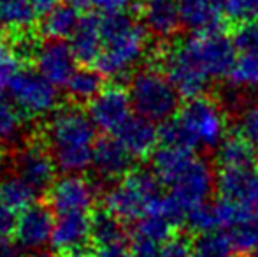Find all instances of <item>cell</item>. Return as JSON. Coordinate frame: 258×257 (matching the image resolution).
I'll list each match as a JSON object with an SVG mask.
<instances>
[{"label":"cell","instance_id":"obj_42","mask_svg":"<svg viewBox=\"0 0 258 257\" xmlns=\"http://www.w3.org/2000/svg\"><path fill=\"white\" fill-rule=\"evenodd\" d=\"M0 257H21L20 247L13 245L7 238H0Z\"/></svg>","mask_w":258,"mask_h":257},{"label":"cell","instance_id":"obj_23","mask_svg":"<svg viewBox=\"0 0 258 257\" xmlns=\"http://www.w3.org/2000/svg\"><path fill=\"white\" fill-rule=\"evenodd\" d=\"M256 159V150L239 132L225 137L216 150V161L221 169H255Z\"/></svg>","mask_w":258,"mask_h":257},{"label":"cell","instance_id":"obj_20","mask_svg":"<svg viewBox=\"0 0 258 257\" xmlns=\"http://www.w3.org/2000/svg\"><path fill=\"white\" fill-rule=\"evenodd\" d=\"M220 197L255 210L258 201V173L255 169H221L216 176Z\"/></svg>","mask_w":258,"mask_h":257},{"label":"cell","instance_id":"obj_43","mask_svg":"<svg viewBox=\"0 0 258 257\" xmlns=\"http://www.w3.org/2000/svg\"><path fill=\"white\" fill-rule=\"evenodd\" d=\"M35 7H37L39 14H46L48 11H51L54 6H58V0H34Z\"/></svg>","mask_w":258,"mask_h":257},{"label":"cell","instance_id":"obj_12","mask_svg":"<svg viewBox=\"0 0 258 257\" xmlns=\"http://www.w3.org/2000/svg\"><path fill=\"white\" fill-rule=\"evenodd\" d=\"M132 100L128 90L119 85L104 86V90L88 104V111L95 127L105 134H114L130 117H132Z\"/></svg>","mask_w":258,"mask_h":257},{"label":"cell","instance_id":"obj_25","mask_svg":"<svg viewBox=\"0 0 258 257\" xmlns=\"http://www.w3.org/2000/svg\"><path fill=\"white\" fill-rule=\"evenodd\" d=\"M37 16L34 0H0V28L11 35L32 30Z\"/></svg>","mask_w":258,"mask_h":257},{"label":"cell","instance_id":"obj_39","mask_svg":"<svg viewBox=\"0 0 258 257\" xmlns=\"http://www.w3.org/2000/svg\"><path fill=\"white\" fill-rule=\"evenodd\" d=\"M130 248H132V257H160V252H162V245L139 234L132 236Z\"/></svg>","mask_w":258,"mask_h":257},{"label":"cell","instance_id":"obj_4","mask_svg":"<svg viewBox=\"0 0 258 257\" xmlns=\"http://www.w3.org/2000/svg\"><path fill=\"white\" fill-rule=\"evenodd\" d=\"M128 95L136 115L155 124L170 120L179 111V99L176 86L160 69H143L130 78Z\"/></svg>","mask_w":258,"mask_h":257},{"label":"cell","instance_id":"obj_31","mask_svg":"<svg viewBox=\"0 0 258 257\" xmlns=\"http://www.w3.org/2000/svg\"><path fill=\"white\" fill-rule=\"evenodd\" d=\"M123 222L107 210L92 215V241L95 245L111 243V241L125 240Z\"/></svg>","mask_w":258,"mask_h":257},{"label":"cell","instance_id":"obj_21","mask_svg":"<svg viewBox=\"0 0 258 257\" xmlns=\"http://www.w3.org/2000/svg\"><path fill=\"white\" fill-rule=\"evenodd\" d=\"M112 136L121 141L134 159L148 157L156 150V144H160V134L155 122L139 115H132Z\"/></svg>","mask_w":258,"mask_h":257},{"label":"cell","instance_id":"obj_7","mask_svg":"<svg viewBox=\"0 0 258 257\" xmlns=\"http://www.w3.org/2000/svg\"><path fill=\"white\" fill-rule=\"evenodd\" d=\"M14 106L27 118L49 117L58 108V90L37 69H20L9 85Z\"/></svg>","mask_w":258,"mask_h":257},{"label":"cell","instance_id":"obj_11","mask_svg":"<svg viewBox=\"0 0 258 257\" xmlns=\"http://www.w3.org/2000/svg\"><path fill=\"white\" fill-rule=\"evenodd\" d=\"M97 185L81 175H65L48 190V204L54 215L88 213L97 201Z\"/></svg>","mask_w":258,"mask_h":257},{"label":"cell","instance_id":"obj_29","mask_svg":"<svg viewBox=\"0 0 258 257\" xmlns=\"http://www.w3.org/2000/svg\"><path fill=\"white\" fill-rule=\"evenodd\" d=\"M25 115L0 92V144L14 146L23 139Z\"/></svg>","mask_w":258,"mask_h":257},{"label":"cell","instance_id":"obj_47","mask_svg":"<svg viewBox=\"0 0 258 257\" xmlns=\"http://www.w3.org/2000/svg\"><path fill=\"white\" fill-rule=\"evenodd\" d=\"M2 173H4V155L0 153V180H2Z\"/></svg>","mask_w":258,"mask_h":257},{"label":"cell","instance_id":"obj_27","mask_svg":"<svg viewBox=\"0 0 258 257\" xmlns=\"http://www.w3.org/2000/svg\"><path fill=\"white\" fill-rule=\"evenodd\" d=\"M230 238L235 252L239 254H251L258 243V212L253 208H246L239 215V219L232 224L228 231H225Z\"/></svg>","mask_w":258,"mask_h":257},{"label":"cell","instance_id":"obj_45","mask_svg":"<svg viewBox=\"0 0 258 257\" xmlns=\"http://www.w3.org/2000/svg\"><path fill=\"white\" fill-rule=\"evenodd\" d=\"M61 257H92V254H86L83 248H79V250H72V252H67V254H61Z\"/></svg>","mask_w":258,"mask_h":257},{"label":"cell","instance_id":"obj_24","mask_svg":"<svg viewBox=\"0 0 258 257\" xmlns=\"http://www.w3.org/2000/svg\"><path fill=\"white\" fill-rule=\"evenodd\" d=\"M81 16L79 9L69 4H58L51 11L44 14L41 21V32L46 39H56V41H67L78 28Z\"/></svg>","mask_w":258,"mask_h":257},{"label":"cell","instance_id":"obj_14","mask_svg":"<svg viewBox=\"0 0 258 257\" xmlns=\"http://www.w3.org/2000/svg\"><path fill=\"white\" fill-rule=\"evenodd\" d=\"M34 62L37 71L56 88H60V86L65 88L69 79L78 69L76 67L78 59L72 52L71 42L56 41V39H48L42 42Z\"/></svg>","mask_w":258,"mask_h":257},{"label":"cell","instance_id":"obj_15","mask_svg":"<svg viewBox=\"0 0 258 257\" xmlns=\"http://www.w3.org/2000/svg\"><path fill=\"white\" fill-rule=\"evenodd\" d=\"M93 168L105 182H119L134 169V155L116 136H105L95 144Z\"/></svg>","mask_w":258,"mask_h":257},{"label":"cell","instance_id":"obj_3","mask_svg":"<svg viewBox=\"0 0 258 257\" xmlns=\"http://www.w3.org/2000/svg\"><path fill=\"white\" fill-rule=\"evenodd\" d=\"M179 139L191 150H218L227 134V118L220 104L207 97L190 99L172 118Z\"/></svg>","mask_w":258,"mask_h":257},{"label":"cell","instance_id":"obj_1","mask_svg":"<svg viewBox=\"0 0 258 257\" xmlns=\"http://www.w3.org/2000/svg\"><path fill=\"white\" fill-rule=\"evenodd\" d=\"M95 130L90 115L81 108L63 106L56 108L48 117L41 137L63 175H81L93 166Z\"/></svg>","mask_w":258,"mask_h":257},{"label":"cell","instance_id":"obj_2","mask_svg":"<svg viewBox=\"0 0 258 257\" xmlns=\"http://www.w3.org/2000/svg\"><path fill=\"white\" fill-rule=\"evenodd\" d=\"M104 48L95 67L104 78L119 79L128 76L143 62L148 52V32L139 20L126 13L102 14Z\"/></svg>","mask_w":258,"mask_h":257},{"label":"cell","instance_id":"obj_8","mask_svg":"<svg viewBox=\"0 0 258 257\" xmlns=\"http://www.w3.org/2000/svg\"><path fill=\"white\" fill-rule=\"evenodd\" d=\"M216 189V175L206 159L195 155L170 182L169 194L183 206L186 212L211 201Z\"/></svg>","mask_w":258,"mask_h":257},{"label":"cell","instance_id":"obj_30","mask_svg":"<svg viewBox=\"0 0 258 257\" xmlns=\"http://www.w3.org/2000/svg\"><path fill=\"white\" fill-rule=\"evenodd\" d=\"M174 227L176 226H174L163 213H160L158 210L151 208L146 215L141 217V219L136 222L134 234H139V236H144V238H148V240H153L156 243L163 245L167 240L172 238Z\"/></svg>","mask_w":258,"mask_h":257},{"label":"cell","instance_id":"obj_48","mask_svg":"<svg viewBox=\"0 0 258 257\" xmlns=\"http://www.w3.org/2000/svg\"><path fill=\"white\" fill-rule=\"evenodd\" d=\"M251 257H258V243H256V247L251 250Z\"/></svg>","mask_w":258,"mask_h":257},{"label":"cell","instance_id":"obj_6","mask_svg":"<svg viewBox=\"0 0 258 257\" xmlns=\"http://www.w3.org/2000/svg\"><path fill=\"white\" fill-rule=\"evenodd\" d=\"M160 195V182L153 171L132 169L104 194V204L121 222H137L153 208Z\"/></svg>","mask_w":258,"mask_h":257},{"label":"cell","instance_id":"obj_33","mask_svg":"<svg viewBox=\"0 0 258 257\" xmlns=\"http://www.w3.org/2000/svg\"><path fill=\"white\" fill-rule=\"evenodd\" d=\"M237 129L242 137L248 139L258 153V99L249 100L246 106L239 110Z\"/></svg>","mask_w":258,"mask_h":257},{"label":"cell","instance_id":"obj_34","mask_svg":"<svg viewBox=\"0 0 258 257\" xmlns=\"http://www.w3.org/2000/svg\"><path fill=\"white\" fill-rule=\"evenodd\" d=\"M225 16L237 27L255 23L258 20V0H227Z\"/></svg>","mask_w":258,"mask_h":257},{"label":"cell","instance_id":"obj_18","mask_svg":"<svg viewBox=\"0 0 258 257\" xmlns=\"http://www.w3.org/2000/svg\"><path fill=\"white\" fill-rule=\"evenodd\" d=\"M227 0H177L181 25L191 34L220 30Z\"/></svg>","mask_w":258,"mask_h":257},{"label":"cell","instance_id":"obj_28","mask_svg":"<svg viewBox=\"0 0 258 257\" xmlns=\"http://www.w3.org/2000/svg\"><path fill=\"white\" fill-rule=\"evenodd\" d=\"M37 195V190L16 173L0 180V201H4L11 210L18 213L34 204Z\"/></svg>","mask_w":258,"mask_h":257},{"label":"cell","instance_id":"obj_37","mask_svg":"<svg viewBox=\"0 0 258 257\" xmlns=\"http://www.w3.org/2000/svg\"><path fill=\"white\" fill-rule=\"evenodd\" d=\"M160 257H194V243L184 236H172L162 245Z\"/></svg>","mask_w":258,"mask_h":257},{"label":"cell","instance_id":"obj_40","mask_svg":"<svg viewBox=\"0 0 258 257\" xmlns=\"http://www.w3.org/2000/svg\"><path fill=\"white\" fill-rule=\"evenodd\" d=\"M16 212L11 210L4 201H0V238H9L16 229Z\"/></svg>","mask_w":258,"mask_h":257},{"label":"cell","instance_id":"obj_26","mask_svg":"<svg viewBox=\"0 0 258 257\" xmlns=\"http://www.w3.org/2000/svg\"><path fill=\"white\" fill-rule=\"evenodd\" d=\"M104 90V74L97 67L81 65L65 85L69 99L74 104H90Z\"/></svg>","mask_w":258,"mask_h":257},{"label":"cell","instance_id":"obj_5","mask_svg":"<svg viewBox=\"0 0 258 257\" xmlns=\"http://www.w3.org/2000/svg\"><path fill=\"white\" fill-rule=\"evenodd\" d=\"M174 48L195 71L206 76L209 81L227 78L237 57L234 37H228L221 28L191 34Z\"/></svg>","mask_w":258,"mask_h":257},{"label":"cell","instance_id":"obj_22","mask_svg":"<svg viewBox=\"0 0 258 257\" xmlns=\"http://www.w3.org/2000/svg\"><path fill=\"white\" fill-rule=\"evenodd\" d=\"M71 48L78 62L83 65H95L104 48L102 18L97 14L81 16V21L71 37Z\"/></svg>","mask_w":258,"mask_h":257},{"label":"cell","instance_id":"obj_36","mask_svg":"<svg viewBox=\"0 0 258 257\" xmlns=\"http://www.w3.org/2000/svg\"><path fill=\"white\" fill-rule=\"evenodd\" d=\"M18 71H20V59L14 55L9 46H4L0 42V92L9 88Z\"/></svg>","mask_w":258,"mask_h":257},{"label":"cell","instance_id":"obj_16","mask_svg":"<svg viewBox=\"0 0 258 257\" xmlns=\"http://www.w3.org/2000/svg\"><path fill=\"white\" fill-rule=\"evenodd\" d=\"M139 20L148 34L160 41L174 37L183 27L177 0H141Z\"/></svg>","mask_w":258,"mask_h":257},{"label":"cell","instance_id":"obj_35","mask_svg":"<svg viewBox=\"0 0 258 257\" xmlns=\"http://www.w3.org/2000/svg\"><path fill=\"white\" fill-rule=\"evenodd\" d=\"M41 46H42L41 39L32 30H28V32H21V34H14L9 48L20 59V62H23V60H35Z\"/></svg>","mask_w":258,"mask_h":257},{"label":"cell","instance_id":"obj_17","mask_svg":"<svg viewBox=\"0 0 258 257\" xmlns=\"http://www.w3.org/2000/svg\"><path fill=\"white\" fill-rule=\"evenodd\" d=\"M162 67H163V72L167 74V78L176 86L177 93L186 100L204 97V93L207 92V88H209V85H211L209 79H207L206 76H202L199 71H195V69L176 52V48H170L169 52L163 55Z\"/></svg>","mask_w":258,"mask_h":257},{"label":"cell","instance_id":"obj_13","mask_svg":"<svg viewBox=\"0 0 258 257\" xmlns=\"http://www.w3.org/2000/svg\"><path fill=\"white\" fill-rule=\"evenodd\" d=\"M54 212L49 204L34 202L27 210L18 215L14 238L16 243L23 250L41 252L48 243H51L54 229Z\"/></svg>","mask_w":258,"mask_h":257},{"label":"cell","instance_id":"obj_41","mask_svg":"<svg viewBox=\"0 0 258 257\" xmlns=\"http://www.w3.org/2000/svg\"><path fill=\"white\" fill-rule=\"evenodd\" d=\"M92 6L100 14H116L126 13L132 6V0H92Z\"/></svg>","mask_w":258,"mask_h":257},{"label":"cell","instance_id":"obj_44","mask_svg":"<svg viewBox=\"0 0 258 257\" xmlns=\"http://www.w3.org/2000/svg\"><path fill=\"white\" fill-rule=\"evenodd\" d=\"M63 2L69 4V6L78 7V9H83V7L90 6V4H92V0H63Z\"/></svg>","mask_w":258,"mask_h":257},{"label":"cell","instance_id":"obj_38","mask_svg":"<svg viewBox=\"0 0 258 257\" xmlns=\"http://www.w3.org/2000/svg\"><path fill=\"white\" fill-rule=\"evenodd\" d=\"M92 257H132L130 241L125 238V240L111 241V243L95 245Z\"/></svg>","mask_w":258,"mask_h":257},{"label":"cell","instance_id":"obj_32","mask_svg":"<svg viewBox=\"0 0 258 257\" xmlns=\"http://www.w3.org/2000/svg\"><path fill=\"white\" fill-rule=\"evenodd\" d=\"M235 248L223 231L199 234L194 241V257H235Z\"/></svg>","mask_w":258,"mask_h":257},{"label":"cell","instance_id":"obj_10","mask_svg":"<svg viewBox=\"0 0 258 257\" xmlns=\"http://www.w3.org/2000/svg\"><path fill=\"white\" fill-rule=\"evenodd\" d=\"M237 57L228 72V86L235 92L258 90V25L237 27L234 34Z\"/></svg>","mask_w":258,"mask_h":257},{"label":"cell","instance_id":"obj_9","mask_svg":"<svg viewBox=\"0 0 258 257\" xmlns=\"http://www.w3.org/2000/svg\"><path fill=\"white\" fill-rule=\"evenodd\" d=\"M13 168L18 176L28 182L39 194L48 192L54 183L56 164L46 141L30 139L14 150Z\"/></svg>","mask_w":258,"mask_h":257},{"label":"cell","instance_id":"obj_19","mask_svg":"<svg viewBox=\"0 0 258 257\" xmlns=\"http://www.w3.org/2000/svg\"><path fill=\"white\" fill-rule=\"evenodd\" d=\"M88 241H92V217L88 213L58 215L49 243L54 250L67 254L83 248Z\"/></svg>","mask_w":258,"mask_h":257},{"label":"cell","instance_id":"obj_46","mask_svg":"<svg viewBox=\"0 0 258 257\" xmlns=\"http://www.w3.org/2000/svg\"><path fill=\"white\" fill-rule=\"evenodd\" d=\"M28 257H51L49 254H44V252H32Z\"/></svg>","mask_w":258,"mask_h":257}]
</instances>
